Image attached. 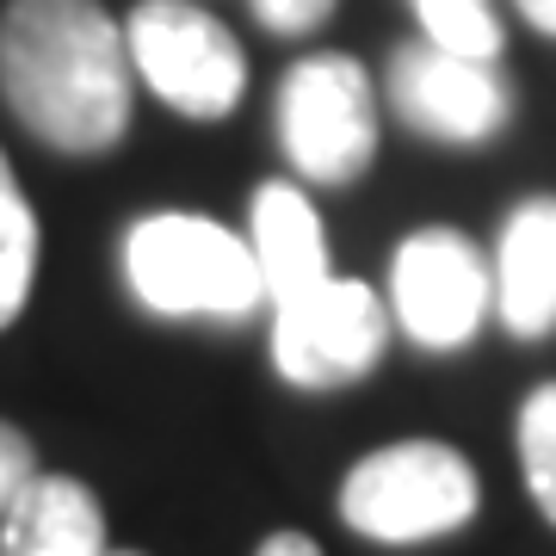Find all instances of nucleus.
<instances>
[{
    "label": "nucleus",
    "instance_id": "nucleus-1",
    "mask_svg": "<svg viewBox=\"0 0 556 556\" xmlns=\"http://www.w3.org/2000/svg\"><path fill=\"white\" fill-rule=\"evenodd\" d=\"M0 93L62 155H105L130 130V50L100 0H7Z\"/></svg>",
    "mask_w": 556,
    "mask_h": 556
},
{
    "label": "nucleus",
    "instance_id": "nucleus-2",
    "mask_svg": "<svg viewBox=\"0 0 556 556\" xmlns=\"http://www.w3.org/2000/svg\"><path fill=\"white\" fill-rule=\"evenodd\" d=\"M124 278H130L137 303L155 316L248 321L266 303L248 236L223 229L217 217H192V211L142 217L124 236Z\"/></svg>",
    "mask_w": 556,
    "mask_h": 556
},
{
    "label": "nucleus",
    "instance_id": "nucleus-3",
    "mask_svg": "<svg viewBox=\"0 0 556 556\" xmlns=\"http://www.w3.org/2000/svg\"><path fill=\"white\" fill-rule=\"evenodd\" d=\"M482 507V482L470 457L439 439H402L358 457L340 482V519L378 544H420L470 526Z\"/></svg>",
    "mask_w": 556,
    "mask_h": 556
},
{
    "label": "nucleus",
    "instance_id": "nucleus-4",
    "mask_svg": "<svg viewBox=\"0 0 556 556\" xmlns=\"http://www.w3.org/2000/svg\"><path fill=\"white\" fill-rule=\"evenodd\" d=\"M124 50L137 80L161 105H174L179 118L217 124L229 118L248 93V56L192 0H142L124 20Z\"/></svg>",
    "mask_w": 556,
    "mask_h": 556
},
{
    "label": "nucleus",
    "instance_id": "nucleus-5",
    "mask_svg": "<svg viewBox=\"0 0 556 556\" xmlns=\"http://www.w3.org/2000/svg\"><path fill=\"white\" fill-rule=\"evenodd\" d=\"M278 149L316 186H353L378 161V100L353 56H303L278 80Z\"/></svg>",
    "mask_w": 556,
    "mask_h": 556
},
{
    "label": "nucleus",
    "instance_id": "nucleus-6",
    "mask_svg": "<svg viewBox=\"0 0 556 556\" xmlns=\"http://www.w3.org/2000/svg\"><path fill=\"white\" fill-rule=\"evenodd\" d=\"M390 346V309L371 285L328 278L291 303H273V365L298 390L358 383Z\"/></svg>",
    "mask_w": 556,
    "mask_h": 556
},
{
    "label": "nucleus",
    "instance_id": "nucleus-7",
    "mask_svg": "<svg viewBox=\"0 0 556 556\" xmlns=\"http://www.w3.org/2000/svg\"><path fill=\"white\" fill-rule=\"evenodd\" d=\"M495 303V266L457 229H415L390 260V316L415 346L457 353Z\"/></svg>",
    "mask_w": 556,
    "mask_h": 556
},
{
    "label": "nucleus",
    "instance_id": "nucleus-8",
    "mask_svg": "<svg viewBox=\"0 0 556 556\" xmlns=\"http://www.w3.org/2000/svg\"><path fill=\"white\" fill-rule=\"evenodd\" d=\"M390 100L433 142H489L514 118V93L495 62L452 56L439 43H402L390 56Z\"/></svg>",
    "mask_w": 556,
    "mask_h": 556
},
{
    "label": "nucleus",
    "instance_id": "nucleus-9",
    "mask_svg": "<svg viewBox=\"0 0 556 556\" xmlns=\"http://www.w3.org/2000/svg\"><path fill=\"white\" fill-rule=\"evenodd\" d=\"M248 248L260 260V285L266 303H291L334 278L328 266V236H321L316 204L303 199L291 179H266L248 211Z\"/></svg>",
    "mask_w": 556,
    "mask_h": 556
},
{
    "label": "nucleus",
    "instance_id": "nucleus-10",
    "mask_svg": "<svg viewBox=\"0 0 556 556\" xmlns=\"http://www.w3.org/2000/svg\"><path fill=\"white\" fill-rule=\"evenodd\" d=\"M495 309L507 334L544 340L556 328V199H526L501 229Z\"/></svg>",
    "mask_w": 556,
    "mask_h": 556
},
{
    "label": "nucleus",
    "instance_id": "nucleus-11",
    "mask_svg": "<svg viewBox=\"0 0 556 556\" xmlns=\"http://www.w3.org/2000/svg\"><path fill=\"white\" fill-rule=\"evenodd\" d=\"M0 556H105V514L75 477H31L0 519Z\"/></svg>",
    "mask_w": 556,
    "mask_h": 556
},
{
    "label": "nucleus",
    "instance_id": "nucleus-12",
    "mask_svg": "<svg viewBox=\"0 0 556 556\" xmlns=\"http://www.w3.org/2000/svg\"><path fill=\"white\" fill-rule=\"evenodd\" d=\"M31 278H38V217L0 149V328H13L31 303Z\"/></svg>",
    "mask_w": 556,
    "mask_h": 556
},
{
    "label": "nucleus",
    "instance_id": "nucleus-13",
    "mask_svg": "<svg viewBox=\"0 0 556 556\" xmlns=\"http://www.w3.org/2000/svg\"><path fill=\"white\" fill-rule=\"evenodd\" d=\"M408 13L420 20L427 43L452 50V56H477V62L501 56V20L489 0H408Z\"/></svg>",
    "mask_w": 556,
    "mask_h": 556
},
{
    "label": "nucleus",
    "instance_id": "nucleus-14",
    "mask_svg": "<svg viewBox=\"0 0 556 556\" xmlns=\"http://www.w3.org/2000/svg\"><path fill=\"white\" fill-rule=\"evenodd\" d=\"M519 464L538 514L556 526V383H538L519 408Z\"/></svg>",
    "mask_w": 556,
    "mask_h": 556
},
{
    "label": "nucleus",
    "instance_id": "nucleus-15",
    "mask_svg": "<svg viewBox=\"0 0 556 556\" xmlns=\"http://www.w3.org/2000/svg\"><path fill=\"white\" fill-rule=\"evenodd\" d=\"M340 0H254V20L273 31V38H303V31H316V25L334 20Z\"/></svg>",
    "mask_w": 556,
    "mask_h": 556
},
{
    "label": "nucleus",
    "instance_id": "nucleus-16",
    "mask_svg": "<svg viewBox=\"0 0 556 556\" xmlns=\"http://www.w3.org/2000/svg\"><path fill=\"white\" fill-rule=\"evenodd\" d=\"M38 477V457H31V439L20 433V427H7L0 420V519H7V507L20 501V489Z\"/></svg>",
    "mask_w": 556,
    "mask_h": 556
},
{
    "label": "nucleus",
    "instance_id": "nucleus-17",
    "mask_svg": "<svg viewBox=\"0 0 556 556\" xmlns=\"http://www.w3.org/2000/svg\"><path fill=\"white\" fill-rule=\"evenodd\" d=\"M254 556H321V544L316 538H303V532H273Z\"/></svg>",
    "mask_w": 556,
    "mask_h": 556
},
{
    "label": "nucleus",
    "instance_id": "nucleus-18",
    "mask_svg": "<svg viewBox=\"0 0 556 556\" xmlns=\"http://www.w3.org/2000/svg\"><path fill=\"white\" fill-rule=\"evenodd\" d=\"M519 20L532 25V31H544V38H556V0H514Z\"/></svg>",
    "mask_w": 556,
    "mask_h": 556
},
{
    "label": "nucleus",
    "instance_id": "nucleus-19",
    "mask_svg": "<svg viewBox=\"0 0 556 556\" xmlns=\"http://www.w3.org/2000/svg\"><path fill=\"white\" fill-rule=\"evenodd\" d=\"M105 556H142V551H105Z\"/></svg>",
    "mask_w": 556,
    "mask_h": 556
}]
</instances>
